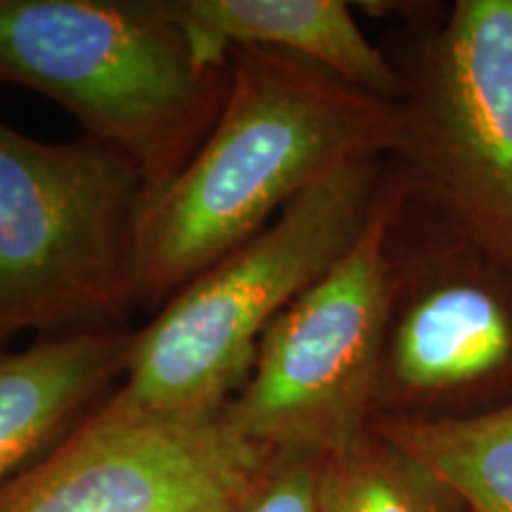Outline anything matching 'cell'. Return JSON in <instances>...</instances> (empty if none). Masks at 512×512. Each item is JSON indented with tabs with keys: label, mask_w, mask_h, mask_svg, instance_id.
I'll list each match as a JSON object with an SVG mask.
<instances>
[{
	"label": "cell",
	"mask_w": 512,
	"mask_h": 512,
	"mask_svg": "<svg viewBox=\"0 0 512 512\" xmlns=\"http://www.w3.org/2000/svg\"><path fill=\"white\" fill-rule=\"evenodd\" d=\"M128 328L48 335L24 351H0V482L48 453L124 380Z\"/></svg>",
	"instance_id": "obj_10"
},
{
	"label": "cell",
	"mask_w": 512,
	"mask_h": 512,
	"mask_svg": "<svg viewBox=\"0 0 512 512\" xmlns=\"http://www.w3.org/2000/svg\"><path fill=\"white\" fill-rule=\"evenodd\" d=\"M389 256L375 418H470L510 401L512 268L441 219L401 249L389 235Z\"/></svg>",
	"instance_id": "obj_7"
},
{
	"label": "cell",
	"mask_w": 512,
	"mask_h": 512,
	"mask_svg": "<svg viewBox=\"0 0 512 512\" xmlns=\"http://www.w3.org/2000/svg\"><path fill=\"white\" fill-rule=\"evenodd\" d=\"M411 195L512 268V0H460L406 76Z\"/></svg>",
	"instance_id": "obj_6"
},
{
	"label": "cell",
	"mask_w": 512,
	"mask_h": 512,
	"mask_svg": "<svg viewBox=\"0 0 512 512\" xmlns=\"http://www.w3.org/2000/svg\"><path fill=\"white\" fill-rule=\"evenodd\" d=\"M406 202L384 171L363 233L261 337L254 366L221 420L261 451L335 456L370 432L392 294L389 235Z\"/></svg>",
	"instance_id": "obj_5"
},
{
	"label": "cell",
	"mask_w": 512,
	"mask_h": 512,
	"mask_svg": "<svg viewBox=\"0 0 512 512\" xmlns=\"http://www.w3.org/2000/svg\"><path fill=\"white\" fill-rule=\"evenodd\" d=\"M451 494L373 427L328 456L320 512H451Z\"/></svg>",
	"instance_id": "obj_12"
},
{
	"label": "cell",
	"mask_w": 512,
	"mask_h": 512,
	"mask_svg": "<svg viewBox=\"0 0 512 512\" xmlns=\"http://www.w3.org/2000/svg\"><path fill=\"white\" fill-rule=\"evenodd\" d=\"M164 5L204 67L228 64L235 48H266L316 64L377 98L406 95V76L370 41L342 0H164Z\"/></svg>",
	"instance_id": "obj_9"
},
{
	"label": "cell",
	"mask_w": 512,
	"mask_h": 512,
	"mask_svg": "<svg viewBox=\"0 0 512 512\" xmlns=\"http://www.w3.org/2000/svg\"><path fill=\"white\" fill-rule=\"evenodd\" d=\"M373 430L472 512H512V399L470 418H375Z\"/></svg>",
	"instance_id": "obj_11"
},
{
	"label": "cell",
	"mask_w": 512,
	"mask_h": 512,
	"mask_svg": "<svg viewBox=\"0 0 512 512\" xmlns=\"http://www.w3.org/2000/svg\"><path fill=\"white\" fill-rule=\"evenodd\" d=\"M0 86L64 107L155 202L200 150L228 93L164 0H0Z\"/></svg>",
	"instance_id": "obj_2"
},
{
	"label": "cell",
	"mask_w": 512,
	"mask_h": 512,
	"mask_svg": "<svg viewBox=\"0 0 512 512\" xmlns=\"http://www.w3.org/2000/svg\"><path fill=\"white\" fill-rule=\"evenodd\" d=\"M264 456L221 415L164 418L117 387L48 453L0 482V512H226Z\"/></svg>",
	"instance_id": "obj_8"
},
{
	"label": "cell",
	"mask_w": 512,
	"mask_h": 512,
	"mask_svg": "<svg viewBox=\"0 0 512 512\" xmlns=\"http://www.w3.org/2000/svg\"><path fill=\"white\" fill-rule=\"evenodd\" d=\"M325 463L328 456L313 451H266L230 512H320Z\"/></svg>",
	"instance_id": "obj_13"
},
{
	"label": "cell",
	"mask_w": 512,
	"mask_h": 512,
	"mask_svg": "<svg viewBox=\"0 0 512 512\" xmlns=\"http://www.w3.org/2000/svg\"><path fill=\"white\" fill-rule=\"evenodd\" d=\"M384 162L339 166L190 280L136 332L119 392L164 418L221 415L245 384L273 320L354 247L380 192Z\"/></svg>",
	"instance_id": "obj_3"
},
{
	"label": "cell",
	"mask_w": 512,
	"mask_h": 512,
	"mask_svg": "<svg viewBox=\"0 0 512 512\" xmlns=\"http://www.w3.org/2000/svg\"><path fill=\"white\" fill-rule=\"evenodd\" d=\"M401 138V100L377 98L278 50H230L219 119L145 209L138 309H162L339 166L394 159Z\"/></svg>",
	"instance_id": "obj_1"
},
{
	"label": "cell",
	"mask_w": 512,
	"mask_h": 512,
	"mask_svg": "<svg viewBox=\"0 0 512 512\" xmlns=\"http://www.w3.org/2000/svg\"><path fill=\"white\" fill-rule=\"evenodd\" d=\"M147 195L117 152L0 119V351L22 332L124 328Z\"/></svg>",
	"instance_id": "obj_4"
},
{
	"label": "cell",
	"mask_w": 512,
	"mask_h": 512,
	"mask_svg": "<svg viewBox=\"0 0 512 512\" xmlns=\"http://www.w3.org/2000/svg\"><path fill=\"white\" fill-rule=\"evenodd\" d=\"M235 503H238V501H235ZM230 510H233V508H230ZM230 510H226V512H230Z\"/></svg>",
	"instance_id": "obj_14"
}]
</instances>
